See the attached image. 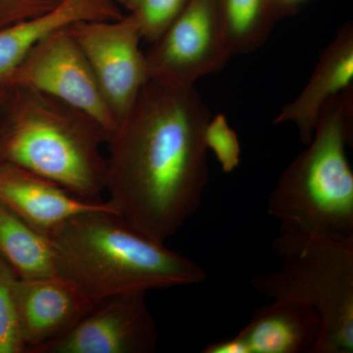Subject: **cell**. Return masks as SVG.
<instances>
[{
  "label": "cell",
  "mask_w": 353,
  "mask_h": 353,
  "mask_svg": "<svg viewBox=\"0 0 353 353\" xmlns=\"http://www.w3.org/2000/svg\"><path fill=\"white\" fill-rule=\"evenodd\" d=\"M210 111L194 88L150 79L108 141L105 190L119 214L165 243L201 208Z\"/></svg>",
  "instance_id": "obj_1"
},
{
  "label": "cell",
  "mask_w": 353,
  "mask_h": 353,
  "mask_svg": "<svg viewBox=\"0 0 353 353\" xmlns=\"http://www.w3.org/2000/svg\"><path fill=\"white\" fill-rule=\"evenodd\" d=\"M57 274L95 304L132 292L201 284V265L139 232L114 210L72 218L50 236Z\"/></svg>",
  "instance_id": "obj_2"
},
{
  "label": "cell",
  "mask_w": 353,
  "mask_h": 353,
  "mask_svg": "<svg viewBox=\"0 0 353 353\" xmlns=\"http://www.w3.org/2000/svg\"><path fill=\"white\" fill-rule=\"evenodd\" d=\"M4 85V83H3ZM0 161L43 176L87 201L105 190L108 134L92 118L34 88L7 85Z\"/></svg>",
  "instance_id": "obj_3"
},
{
  "label": "cell",
  "mask_w": 353,
  "mask_h": 353,
  "mask_svg": "<svg viewBox=\"0 0 353 353\" xmlns=\"http://www.w3.org/2000/svg\"><path fill=\"white\" fill-rule=\"evenodd\" d=\"M352 87L323 109L306 150L285 168L272 190L269 215L313 233L353 236Z\"/></svg>",
  "instance_id": "obj_4"
},
{
  "label": "cell",
  "mask_w": 353,
  "mask_h": 353,
  "mask_svg": "<svg viewBox=\"0 0 353 353\" xmlns=\"http://www.w3.org/2000/svg\"><path fill=\"white\" fill-rule=\"evenodd\" d=\"M272 248L282 264L250 281L272 301L305 304L321 319L311 353L353 352V236L280 225Z\"/></svg>",
  "instance_id": "obj_5"
},
{
  "label": "cell",
  "mask_w": 353,
  "mask_h": 353,
  "mask_svg": "<svg viewBox=\"0 0 353 353\" xmlns=\"http://www.w3.org/2000/svg\"><path fill=\"white\" fill-rule=\"evenodd\" d=\"M2 83L34 88L79 109L92 118L108 139L117 127L118 121L68 26L34 44Z\"/></svg>",
  "instance_id": "obj_6"
},
{
  "label": "cell",
  "mask_w": 353,
  "mask_h": 353,
  "mask_svg": "<svg viewBox=\"0 0 353 353\" xmlns=\"http://www.w3.org/2000/svg\"><path fill=\"white\" fill-rule=\"evenodd\" d=\"M146 52L152 80L192 87L232 57L218 0H190Z\"/></svg>",
  "instance_id": "obj_7"
},
{
  "label": "cell",
  "mask_w": 353,
  "mask_h": 353,
  "mask_svg": "<svg viewBox=\"0 0 353 353\" xmlns=\"http://www.w3.org/2000/svg\"><path fill=\"white\" fill-rule=\"evenodd\" d=\"M68 30L119 123L150 80L138 20L129 13L116 20L80 21Z\"/></svg>",
  "instance_id": "obj_8"
},
{
  "label": "cell",
  "mask_w": 353,
  "mask_h": 353,
  "mask_svg": "<svg viewBox=\"0 0 353 353\" xmlns=\"http://www.w3.org/2000/svg\"><path fill=\"white\" fill-rule=\"evenodd\" d=\"M145 294H119L95 303L67 333L32 353L154 352L157 327Z\"/></svg>",
  "instance_id": "obj_9"
},
{
  "label": "cell",
  "mask_w": 353,
  "mask_h": 353,
  "mask_svg": "<svg viewBox=\"0 0 353 353\" xmlns=\"http://www.w3.org/2000/svg\"><path fill=\"white\" fill-rule=\"evenodd\" d=\"M17 296L26 353L67 333L94 305L75 283L58 274L19 279Z\"/></svg>",
  "instance_id": "obj_10"
},
{
  "label": "cell",
  "mask_w": 353,
  "mask_h": 353,
  "mask_svg": "<svg viewBox=\"0 0 353 353\" xmlns=\"http://www.w3.org/2000/svg\"><path fill=\"white\" fill-rule=\"evenodd\" d=\"M0 203L30 226L48 236L67 221L82 213L94 210L117 211L109 201L81 199L43 176L2 161H0Z\"/></svg>",
  "instance_id": "obj_11"
},
{
  "label": "cell",
  "mask_w": 353,
  "mask_h": 353,
  "mask_svg": "<svg viewBox=\"0 0 353 353\" xmlns=\"http://www.w3.org/2000/svg\"><path fill=\"white\" fill-rule=\"evenodd\" d=\"M352 80L353 26L347 23L322 51L308 83L294 101L285 104L274 124L296 125L301 143L308 145L323 109L352 88Z\"/></svg>",
  "instance_id": "obj_12"
},
{
  "label": "cell",
  "mask_w": 353,
  "mask_h": 353,
  "mask_svg": "<svg viewBox=\"0 0 353 353\" xmlns=\"http://www.w3.org/2000/svg\"><path fill=\"white\" fill-rule=\"evenodd\" d=\"M321 319L305 304L273 301L257 308L238 334L245 353H311Z\"/></svg>",
  "instance_id": "obj_13"
},
{
  "label": "cell",
  "mask_w": 353,
  "mask_h": 353,
  "mask_svg": "<svg viewBox=\"0 0 353 353\" xmlns=\"http://www.w3.org/2000/svg\"><path fill=\"white\" fill-rule=\"evenodd\" d=\"M123 15L113 0H62L38 17L0 29V83L50 32L80 21L116 20Z\"/></svg>",
  "instance_id": "obj_14"
},
{
  "label": "cell",
  "mask_w": 353,
  "mask_h": 353,
  "mask_svg": "<svg viewBox=\"0 0 353 353\" xmlns=\"http://www.w3.org/2000/svg\"><path fill=\"white\" fill-rule=\"evenodd\" d=\"M0 257L19 279L57 275V259L50 236L0 203Z\"/></svg>",
  "instance_id": "obj_15"
},
{
  "label": "cell",
  "mask_w": 353,
  "mask_h": 353,
  "mask_svg": "<svg viewBox=\"0 0 353 353\" xmlns=\"http://www.w3.org/2000/svg\"><path fill=\"white\" fill-rule=\"evenodd\" d=\"M232 57L259 50L285 18L276 0H218Z\"/></svg>",
  "instance_id": "obj_16"
},
{
  "label": "cell",
  "mask_w": 353,
  "mask_h": 353,
  "mask_svg": "<svg viewBox=\"0 0 353 353\" xmlns=\"http://www.w3.org/2000/svg\"><path fill=\"white\" fill-rule=\"evenodd\" d=\"M18 280L15 272L0 257V353H26L21 333Z\"/></svg>",
  "instance_id": "obj_17"
},
{
  "label": "cell",
  "mask_w": 353,
  "mask_h": 353,
  "mask_svg": "<svg viewBox=\"0 0 353 353\" xmlns=\"http://www.w3.org/2000/svg\"><path fill=\"white\" fill-rule=\"evenodd\" d=\"M190 0H132L130 13L138 20L141 38L157 41L182 13Z\"/></svg>",
  "instance_id": "obj_18"
},
{
  "label": "cell",
  "mask_w": 353,
  "mask_h": 353,
  "mask_svg": "<svg viewBox=\"0 0 353 353\" xmlns=\"http://www.w3.org/2000/svg\"><path fill=\"white\" fill-rule=\"evenodd\" d=\"M208 150L213 152L223 172L232 173L240 166L241 148L236 132L230 127L226 116L218 114L209 120L204 134Z\"/></svg>",
  "instance_id": "obj_19"
},
{
  "label": "cell",
  "mask_w": 353,
  "mask_h": 353,
  "mask_svg": "<svg viewBox=\"0 0 353 353\" xmlns=\"http://www.w3.org/2000/svg\"><path fill=\"white\" fill-rule=\"evenodd\" d=\"M62 0H0V29L38 17L55 8Z\"/></svg>",
  "instance_id": "obj_20"
},
{
  "label": "cell",
  "mask_w": 353,
  "mask_h": 353,
  "mask_svg": "<svg viewBox=\"0 0 353 353\" xmlns=\"http://www.w3.org/2000/svg\"><path fill=\"white\" fill-rule=\"evenodd\" d=\"M276 1H277L284 17H288V16L294 15L299 8V4L305 0H276Z\"/></svg>",
  "instance_id": "obj_21"
},
{
  "label": "cell",
  "mask_w": 353,
  "mask_h": 353,
  "mask_svg": "<svg viewBox=\"0 0 353 353\" xmlns=\"http://www.w3.org/2000/svg\"><path fill=\"white\" fill-rule=\"evenodd\" d=\"M6 87L3 83H0V112H1L2 103L4 101V95H6Z\"/></svg>",
  "instance_id": "obj_22"
},
{
  "label": "cell",
  "mask_w": 353,
  "mask_h": 353,
  "mask_svg": "<svg viewBox=\"0 0 353 353\" xmlns=\"http://www.w3.org/2000/svg\"><path fill=\"white\" fill-rule=\"evenodd\" d=\"M114 2L118 4V6H124L125 8L129 9L130 6H131L132 0H113Z\"/></svg>",
  "instance_id": "obj_23"
}]
</instances>
